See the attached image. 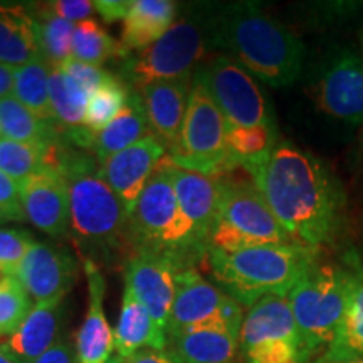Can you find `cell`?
Listing matches in <instances>:
<instances>
[{
	"mask_svg": "<svg viewBox=\"0 0 363 363\" xmlns=\"http://www.w3.org/2000/svg\"><path fill=\"white\" fill-rule=\"evenodd\" d=\"M239 337L224 326L184 330L170 337V353L179 363H242Z\"/></svg>",
	"mask_w": 363,
	"mask_h": 363,
	"instance_id": "7402d4cb",
	"label": "cell"
},
{
	"mask_svg": "<svg viewBox=\"0 0 363 363\" xmlns=\"http://www.w3.org/2000/svg\"><path fill=\"white\" fill-rule=\"evenodd\" d=\"M108 363H126L125 358H121L120 355H111L110 360H108Z\"/></svg>",
	"mask_w": 363,
	"mask_h": 363,
	"instance_id": "f6af8a7d",
	"label": "cell"
},
{
	"mask_svg": "<svg viewBox=\"0 0 363 363\" xmlns=\"http://www.w3.org/2000/svg\"><path fill=\"white\" fill-rule=\"evenodd\" d=\"M206 86L229 126L257 128L276 126L269 99L251 72L225 54L195 72Z\"/></svg>",
	"mask_w": 363,
	"mask_h": 363,
	"instance_id": "8fae6325",
	"label": "cell"
},
{
	"mask_svg": "<svg viewBox=\"0 0 363 363\" xmlns=\"http://www.w3.org/2000/svg\"><path fill=\"white\" fill-rule=\"evenodd\" d=\"M54 165L69 189V233L83 251V259L108 257L131 242L130 216L110 185L99 177L98 163L89 155L57 143Z\"/></svg>",
	"mask_w": 363,
	"mask_h": 363,
	"instance_id": "3957f363",
	"label": "cell"
},
{
	"mask_svg": "<svg viewBox=\"0 0 363 363\" xmlns=\"http://www.w3.org/2000/svg\"><path fill=\"white\" fill-rule=\"evenodd\" d=\"M214 48L239 62L254 78L284 88L299 78L305 49L286 26L254 4H235L211 17Z\"/></svg>",
	"mask_w": 363,
	"mask_h": 363,
	"instance_id": "7a4b0ae2",
	"label": "cell"
},
{
	"mask_svg": "<svg viewBox=\"0 0 363 363\" xmlns=\"http://www.w3.org/2000/svg\"><path fill=\"white\" fill-rule=\"evenodd\" d=\"M242 363H308V352L286 296H264L249 308L240 328Z\"/></svg>",
	"mask_w": 363,
	"mask_h": 363,
	"instance_id": "30bf717a",
	"label": "cell"
},
{
	"mask_svg": "<svg viewBox=\"0 0 363 363\" xmlns=\"http://www.w3.org/2000/svg\"><path fill=\"white\" fill-rule=\"evenodd\" d=\"M39 43L44 61L52 67H61L71 59L72 34L76 24L61 17L39 12Z\"/></svg>",
	"mask_w": 363,
	"mask_h": 363,
	"instance_id": "836d02e7",
	"label": "cell"
},
{
	"mask_svg": "<svg viewBox=\"0 0 363 363\" xmlns=\"http://www.w3.org/2000/svg\"><path fill=\"white\" fill-rule=\"evenodd\" d=\"M291 242L296 240L286 233L254 184L220 180V202L208 234L207 252Z\"/></svg>",
	"mask_w": 363,
	"mask_h": 363,
	"instance_id": "52a82bcc",
	"label": "cell"
},
{
	"mask_svg": "<svg viewBox=\"0 0 363 363\" xmlns=\"http://www.w3.org/2000/svg\"><path fill=\"white\" fill-rule=\"evenodd\" d=\"M180 269L175 256L155 251H140L125 266V286L165 331L169 330Z\"/></svg>",
	"mask_w": 363,
	"mask_h": 363,
	"instance_id": "5bb4252c",
	"label": "cell"
},
{
	"mask_svg": "<svg viewBox=\"0 0 363 363\" xmlns=\"http://www.w3.org/2000/svg\"><path fill=\"white\" fill-rule=\"evenodd\" d=\"M152 133L153 131L150 128L142 94L131 88L128 101H126L123 110L118 113V116L106 128H103L94 136L91 148L96 157V163L99 165V163L130 148L131 145L138 143L140 140L147 138Z\"/></svg>",
	"mask_w": 363,
	"mask_h": 363,
	"instance_id": "4316f807",
	"label": "cell"
},
{
	"mask_svg": "<svg viewBox=\"0 0 363 363\" xmlns=\"http://www.w3.org/2000/svg\"><path fill=\"white\" fill-rule=\"evenodd\" d=\"M13 72H16V67L0 65V99L12 96Z\"/></svg>",
	"mask_w": 363,
	"mask_h": 363,
	"instance_id": "7bdbcfd3",
	"label": "cell"
},
{
	"mask_svg": "<svg viewBox=\"0 0 363 363\" xmlns=\"http://www.w3.org/2000/svg\"><path fill=\"white\" fill-rule=\"evenodd\" d=\"M38 11L61 17L72 24H79V22L89 21L96 9H94V2H89V0H54V2L44 4V7H39Z\"/></svg>",
	"mask_w": 363,
	"mask_h": 363,
	"instance_id": "74e56055",
	"label": "cell"
},
{
	"mask_svg": "<svg viewBox=\"0 0 363 363\" xmlns=\"http://www.w3.org/2000/svg\"><path fill=\"white\" fill-rule=\"evenodd\" d=\"M0 363H16V362H13L11 357L6 355V353L0 350Z\"/></svg>",
	"mask_w": 363,
	"mask_h": 363,
	"instance_id": "ee69618b",
	"label": "cell"
},
{
	"mask_svg": "<svg viewBox=\"0 0 363 363\" xmlns=\"http://www.w3.org/2000/svg\"><path fill=\"white\" fill-rule=\"evenodd\" d=\"M126 363H177V360L170 352L167 350H153V348H143L136 352L135 355L126 358Z\"/></svg>",
	"mask_w": 363,
	"mask_h": 363,
	"instance_id": "b9f144b4",
	"label": "cell"
},
{
	"mask_svg": "<svg viewBox=\"0 0 363 363\" xmlns=\"http://www.w3.org/2000/svg\"><path fill=\"white\" fill-rule=\"evenodd\" d=\"M0 214L6 220H26L21 202V184L0 172Z\"/></svg>",
	"mask_w": 363,
	"mask_h": 363,
	"instance_id": "f35d334b",
	"label": "cell"
},
{
	"mask_svg": "<svg viewBox=\"0 0 363 363\" xmlns=\"http://www.w3.org/2000/svg\"><path fill=\"white\" fill-rule=\"evenodd\" d=\"M131 4H133V0H96L94 9L99 12L104 22L111 24L116 21H125Z\"/></svg>",
	"mask_w": 363,
	"mask_h": 363,
	"instance_id": "ab89813d",
	"label": "cell"
},
{
	"mask_svg": "<svg viewBox=\"0 0 363 363\" xmlns=\"http://www.w3.org/2000/svg\"><path fill=\"white\" fill-rule=\"evenodd\" d=\"M34 363H78V355L66 340L59 338L52 348L40 355Z\"/></svg>",
	"mask_w": 363,
	"mask_h": 363,
	"instance_id": "60d3db41",
	"label": "cell"
},
{
	"mask_svg": "<svg viewBox=\"0 0 363 363\" xmlns=\"http://www.w3.org/2000/svg\"><path fill=\"white\" fill-rule=\"evenodd\" d=\"M59 306L61 301L34 305L0 350L16 363H34L59 340Z\"/></svg>",
	"mask_w": 363,
	"mask_h": 363,
	"instance_id": "44dd1931",
	"label": "cell"
},
{
	"mask_svg": "<svg viewBox=\"0 0 363 363\" xmlns=\"http://www.w3.org/2000/svg\"><path fill=\"white\" fill-rule=\"evenodd\" d=\"M212 48L211 21L182 17L148 48L123 57L121 72L133 88L142 91L158 81L195 74V66Z\"/></svg>",
	"mask_w": 363,
	"mask_h": 363,
	"instance_id": "8992f818",
	"label": "cell"
},
{
	"mask_svg": "<svg viewBox=\"0 0 363 363\" xmlns=\"http://www.w3.org/2000/svg\"><path fill=\"white\" fill-rule=\"evenodd\" d=\"M21 202L26 220L40 233L51 238L69 233V189L57 165L45 163L34 175L21 182Z\"/></svg>",
	"mask_w": 363,
	"mask_h": 363,
	"instance_id": "9a60e30c",
	"label": "cell"
},
{
	"mask_svg": "<svg viewBox=\"0 0 363 363\" xmlns=\"http://www.w3.org/2000/svg\"><path fill=\"white\" fill-rule=\"evenodd\" d=\"M33 299L16 276L0 272V338L11 337L33 310Z\"/></svg>",
	"mask_w": 363,
	"mask_h": 363,
	"instance_id": "e575fe53",
	"label": "cell"
},
{
	"mask_svg": "<svg viewBox=\"0 0 363 363\" xmlns=\"http://www.w3.org/2000/svg\"><path fill=\"white\" fill-rule=\"evenodd\" d=\"M362 54H363V39H362Z\"/></svg>",
	"mask_w": 363,
	"mask_h": 363,
	"instance_id": "c3c4849f",
	"label": "cell"
},
{
	"mask_svg": "<svg viewBox=\"0 0 363 363\" xmlns=\"http://www.w3.org/2000/svg\"><path fill=\"white\" fill-rule=\"evenodd\" d=\"M39 59L44 57L34 13L17 4H0V65L21 67Z\"/></svg>",
	"mask_w": 363,
	"mask_h": 363,
	"instance_id": "603a6c76",
	"label": "cell"
},
{
	"mask_svg": "<svg viewBox=\"0 0 363 363\" xmlns=\"http://www.w3.org/2000/svg\"><path fill=\"white\" fill-rule=\"evenodd\" d=\"M208 266L220 288L240 306L264 296H288L303 274L320 259V247L266 244L238 251H208Z\"/></svg>",
	"mask_w": 363,
	"mask_h": 363,
	"instance_id": "277c9868",
	"label": "cell"
},
{
	"mask_svg": "<svg viewBox=\"0 0 363 363\" xmlns=\"http://www.w3.org/2000/svg\"><path fill=\"white\" fill-rule=\"evenodd\" d=\"M175 16L177 4L170 0H133L120 39L126 56L160 39L175 22Z\"/></svg>",
	"mask_w": 363,
	"mask_h": 363,
	"instance_id": "484cf974",
	"label": "cell"
},
{
	"mask_svg": "<svg viewBox=\"0 0 363 363\" xmlns=\"http://www.w3.org/2000/svg\"><path fill=\"white\" fill-rule=\"evenodd\" d=\"M51 65L44 59L29 62V65L16 67L13 72L12 96L24 104L33 115L56 128V120L49 98V78H51Z\"/></svg>",
	"mask_w": 363,
	"mask_h": 363,
	"instance_id": "f1b7e54d",
	"label": "cell"
},
{
	"mask_svg": "<svg viewBox=\"0 0 363 363\" xmlns=\"http://www.w3.org/2000/svg\"><path fill=\"white\" fill-rule=\"evenodd\" d=\"M89 289V308L76 337L78 363H108L115 348L113 330L103 310L104 278L93 259H83Z\"/></svg>",
	"mask_w": 363,
	"mask_h": 363,
	"instance_id": "ffe728a7",
	"label": "cell"
},
{
	"mask_svg": "<svg viewBox=\"0 0 363 363\" xmlns=\"http://www.w3.org/2000/svg\"><path fill=\"white\" fill-rule=\"evenodd\" d=\"M130 93L131 88L120 78L94 91L89 96L88 106H86L84 128L96 136L115 120L118 113L123 110Z\"/></svg>",
	"mask_w": 363,
	"mask_h": 363,
	"instance_id": "1f68e13d",
	"label": "cell"
},
{
	"mask_svg": "<svg viewBox=\"0 0 363 363\" xmlns=\"http://www.w3.org/2000/svg\"><path fill=\"white\" fill-rule=\"evenodd\" d=\"M4 220H6V217H4L2 214H0V224H2V222H4Z\"/></svg>",
	"mask_w": 363,
	"mask_h": 363,
	"instance_id": "7dc6e473",
	"label": "cell"
},
{
	"mask_svg": "<svg viewBox=\"0 0 363 363\" xmlns=\"http://www.w3.org/2000/svg\"><path fill=\"white\" fill-rule=\"evenodd\" d=\"M113 338H115L116 355L125 360L143 348L165 350L167 331L136 299L128 286H125L120 318L116 328L113 330Z\"/></svg>",
	"mask_w": 363,
	"mask_h": 363,
	"instance_id": "d4e9b609",
	"label": "cell"
},
{
	"mask_svg": "<svg viewBox=\"0 0 363 363\" xmlns=\"http://www.w3.org/2000/svg\"><path fill=\"white\" fill-rule=\"evenodd\" d=\"M0 138L48 147L61 142L59 131L33 115L13 96L0 99Z\"/></svg>",
	"mask_w": 363,
	"mask_h": 363,
	"instance_id": "83f0119b",
	"label": "cell"
},
{
	"mask_svg": "<svg viewBox=\"0 0 363 363\" xmlns=\"http://www.w3.org/2000/svg\"><path fill=\"white\" fill-rule=\"evenodd\" d=\"M177 363H179V362H177Z\"/></svg>",
	"mask_w": 363,
	"mask_h": 363,
	"instance_id": "681fc988",
	"label": "cell"
},
{
	"mask_svg": "<svg viewBox=\"0 0 363 363\" xmlns=\"http://www.w3.org/2000/svg\"><path fill=\"white\" fill-rule=\"evenodd\" d=\"M318 110L335 120L363 121V54L343 49L326 62L315 84Z\"/></svg>",
	"mask_w": 363,
	"mask_h": 363,
	"instance_id": "4fadbf2b",
	"label": "cell"
},
{
	"mask_svg": "<svg viewBox=\"0 0 363 363\" xmlns=\"http://www.w3.org/2000/svg\"><path fill=\"white\" fill-rule=\"evenodd\" d=\"M169 170L180 211L190 227L194 252H207L208 234L220 202V180L177 167L170 157Z\"/></svg>",
	"mask_w": 363,
	"mask_h": 363,
	"instance_id": "e0dca14e",
	"label": "cell"
},
{
	"mask_svg": "<svg viewBox=\"0 0 363 363\" xmlns=\"http://www.w3.org/2000/svg\"><path fill=\"white\" fill-rule=\"evenodd\" d=\"M352 267V284L342 323L333 342L315 363H340L363 358V262L357 254L347 256Z\"/></svg>",
	"mask_w": 363,
	"mask_h": 363,
	"instance_id": "cb8c5ba5",
	"label": "cell"
},
{
	"mask_svg": "<svg viewBox=\"0 0 363 363\" xmlns=\"http://www.w3.org/2000/svg\"><path fill=\"white\" fill-rule=\"evenodd\" d=\"M61 69L65 71L66 74H69L71 78L89 94V96L94 91H98L99 88H103V86L110 84L115 79H118V76L111 74L110 71L103 69V67L86 65V62L76 61V59L72 57L61 66Z\"/></svg>",
	"mask_w": 363,
	"mask_h": 363,
	"instance_id": "8d00e7d4",
	"label": "cell"
},
{
	"mask_svg": "<svg viewBox=\"0 0 363 363\" xmlns=\"http://www.w3.org/2000/svg\"><path fill=\"white\" fill-rule=\"evenodd\" d=\"M51 147L52 145L39 147V145L0 138V172L21 184L43 169L48 162Z\"/></svg>",
	"mask_w": 363,
	"mask_h": 363,
	"instance_id": "d6a6232c",
	"label": "cell"
},
{
	"mask_svg": "<svg viewBox=\"0 0 363 363\" xmlns=\"http://www.w3.org/2000/svg\"><path fill=\"white\" fill-rule=\"evenodd\" d=\"M276 126H257V128H239L229 126L227 130V148L233 169H246L269 155L278 145Z\"/></svg>",
	"mask_w": 363,
	"mask_h": 363,
	"instance_id": "4dcf8cb0",
	"label": "cell"
},
{
	"mask_svg": "<svg viewBox=\"0 0 363 363\" xmlns=\"http://www.w3.org/2000/svg\"><path fill=\"white\" fill-rule=\"evenodd\" d=\"M352 267L343 262L318 259L294 284L288 298L294 321L311 357L333 342L347 308Z\"/></svg>",
	"mask_w": 363,
	"mask_h": 363,
	"instance_id": "5b68a950",
	"label": "cell"
},
{
	"mask_svg": "<svg viewBox=\"0 0 363 363\" xmlns=\"http://www.w3.org/2000/svg\"><path fill=\"white\" fill-rule=\"evenodd\" d=\"M340 363H363V358H353V360H345Z\"/></svg>",
	"mask_w": 363,
	"mask_h": 363,
	"instance_id": "bcb514c9",
	"label": "cell"
},
{
	"mask_svg": "<svg viewBox=\"0 0 363 363\" xmlns=\"http://www.w3.org/2000/svg\"><path fill=\"white\" fill-rule=\"evenodd\" d=\"M125 56L126 54L120 40L111 38L110 33L104 30L99 22L89 19L76 24L71 48L72 59L86 62V65L101 66L111 57L123 59Z\"/></svg>",
	"mask_w": 363,
	"mask_h": 363,
	"instance_id": "f546056e",
	"label": "cell"
},
{
	"mask_svg": "<svg viewBox=\"0 0 363 363\" xmlns=\"http://www.w3.org/2000/svg\"><path fill=\"white\" fill-rule=\"evenodd\" d=\"M242 321V306L234 298L208 283L194 267H182L177 274V291L167 330L169 337L206 326H224L240 335Z\"/></svg>",
	"mask_w": 363,
	"mask_h": 363,
	"instance_id": "7c38bea8",
	"label": "cell"
},
{
	"mask_svg": "<svg viewBox=\"0 0 363 363\" xmlns=\"http://www.w3.org/2000/svg\"><path fill=\"white\" fill-rule=\"evenodd\" d=\"M244 170L296 242L321 247L342 235L347 194L320 158L279 142L269 155Z\"/></svg>",
	"mask_w": 363,
	"mask_h": 363,
	"instance_id": "6da1fadb",
	"label": "cell"
},
{
	"mask_svg": "<svg viewBox=\"0 0 363 363\" xmlns=\"http://www.w3.org/2000/svg\"><path fill=\"white\" fill-rule=\"evenodd\" d=\"M227 130L229 125L219 106L195 76L179 142L169 152L170 160L182 169L219 179L222 174L233 170Z\"/></svg>",
	"mask_w": 363,
	"mask_h": 363,
	"instance_id": "9c48e42d",
	"label": "cell"
},
{
	"mask_svg": "<svg viewBox=\"0 0 363 363\" xmlns=\"http://www.w3.org/2000/svg\"><path fill=\"white\" fill-rule=\"evenodd\" d=\"M131 242L142 251L167 252L180 259L184 252H194L190 227L182 214L172 175L169 155L148 180L133 214L130 217Z\"/></svg>",
	"mask_w": 363,
	"mask_h": 363,
	"instance_id": "ba28073f",
	"label": "cell"
},
{
	"mask_svg": "<svg viewBox=\"0 0 363 363\" xmlns=\"http://www.w3.org/2000/svg\"><path fill=\"white\" fill-rule=\"evenodd\" d=\"M35 240L29 233L17 229H0V272L16 276L21 262Z\"/></svg>",
	"mask_w": 363,
	"mask_h": 363,
	"instance_id": "d590c367",
	"label": "cell"
},
{
	"mask_svg": "<svg viewBox=\"0 0 363 363\" xmlns=\"http://www.w3.org/2000/svg\"><path fill=\"white\" fill-rule=\"evenodd\" d=\"M76 262L71 254L44 242H35L21 262L16 278L33 299L34 305L62 301L71 289Z\"/></svg>",
	"mask_w": 363,
	"mask_h": 363,
	"instance_id": "ac0fdd59",
	"label": "cell"
},
{
	"mask_svg": "<svg viewBox=\"0 0 363 363\" xmlns=\"http://www.w3.org/2000/svg\"><path fill=\"white\" fill-rule=\"evenodd\" d=\"M167 155L169 152L165 145L152 133L98 165L99 177L118 195L130 217L148 180Z\"/></svg>",
	"mask_w": 363,
	"mask_h": 363,
	"instance_id": "2e32d148",
	"label": "cell"
},
{
	"mask_svg": "<svg viewBox=\"0 0 363 363\" xmlns=\"http://www.w3.org/2000/svg\"><path fill=\"white\" fill-rule=\"evenodd\" d=\"M194 78L195 74L158 81L140 91L150 128L153 135L162 140L167 152H170L179 142L182 125H184L185 113L189 108L190 93L194 88Z\"/></svg>",
	"mask_w": 363,
	"mask_h": 363,
	"instance_id": "d6986e66",
	"label": "cell"
}]
</instances>
